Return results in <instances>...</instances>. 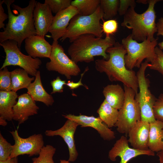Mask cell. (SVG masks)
I'll return each instance as SVG.
<instances>
[{
  "label": "cell",
  "instance_id": "6da1fadb",
  "mask_svg": "<svg viewBox=\"0 0 163 163\" xmlns=\"http://www.w3.org/2000/svg\"><path fill=\"white\" fill-rule=\"evenodd\" d=\"M14 0H4L8 10V21L0 32V43L9 40L16 41L20 49L23 41L36 35L33 12L37 2L30 0L28 5L22 8L13 4Z\"/></svg>",
  "mask_w": 163,
  "mask_h": 163
},
{
  "label": "cell",
  "instance_id": "4fadbf2b",
  "mask_svg": "<svg viewBox=\"0 0 163 163\" xmlns=\"http://www.w3.org/2000/svg\"><path fill=\"white\" fill-rule=\"evenodd\" d=\"M62 115L67 119L76 122L81 127H90L94 129L104 140H110L115 138L114 132L108 127L99 117H96L81 114L78 116L71 114Z\"/></svg>",
  "mask_w": 163,
  "mask_h": 163
},
{
  "label": "cell",
  "instance_id": "e575fe53",
  "mask_svg": "<svg viewBox=\"0 0 163 163\" xmlns=\"http://www.w3.org/2000/svg\"><path fill=\"white\" fill-rule=\"evenodd\" d=\"M136 2L134 0H120L118 10L119 14L120 16H124L130 7H135Z\"/></svg>",
  "mask_w": 163,
  "mask_h": 163
},
{
  "label": "cell",
  "instance_id": "603a6c76",
  "mask_svg": "<svg viewBox=\"0 0 163 163\" xmlns=\"http://www.w3.org/2000/svg\"><path fill=\"white\" fill-rule=\"evenodd\" d=\"M18 97L16 92L0 91V117L9 121L13 120V108Z\"/></svg>",
  "mask_w": 163,
  "mask_h": 163
},
{
  "label": "cell",
  "instance_id": "d4e9b609",
  "mask_svg": "<svg viewBox=\"0 0 163 163\" xmlns=\"http://www.w3.org/2000/svg\"><path fill=\"white\" fill-rule=\"evenodd\" d=\"M97 112L99 117L109 128L115 126L119 116V110L111 106L104 99Z\"/></svg>",
  "mask_w": 163,
  "mask_h": 163
},
{
  "label": "cell",
  "instance_id": "484cf974",
  "mask_svg": "<svg viewBox=\"0 0 163 163\" xmlns=\"http://www.w3.org/2000/svg\"><path fill=\"white\" fill-rule=\"evenodd\" d=\"M100 3V0H75L72 1L71 5L78 9L79 14L88 16L96 11Z\"/></svg>",
  "mask_w": 163,
  "mask_h": 163
},
{
  "label": "cell",
  "instance_id": "f546056e",
  "mask_svg": "<svg viewBox=\"0 0 163 163\" xmlns=\"http://www.w3.org/2000/svg\"><path fill=\"white\" fill-rule=\"evenodd\" d=\"M155 56L150 62V69L156 71L163 77V51L158 47L155 49Z\"/></svg>",
  "mask_w": 163,
  "mask_h": 163
},
{
  "label": "cell",
  "instance_id": "9c48e42d",
  "mask_svg": "<svg viewBox=\"0 0 163 163\" xmlns=\"http://www.w3.org/2000/svg\"><path fill=\"white\" fill-rule=\"evenodd\" d=\"M124 89V101L119 110L118 117L115 126L119 133L127 135L136 123L141 120V112L139 104L135 98V91L125 85Z\"/></svg>",
  "mask_w": 163,
  "mask_h": 163
},
{
  "label": "cell",
  "instance_id": "277c9868",
  "mask_svg": "<svg viewBox=\"0 0 163 163\" xmlns=\"http://www.w3.org/2000/svg\"><path fill=\"white\" fill-rule=\"evenodd\" d=\"M160 0H148L149 6L143 13L139 14L134 10L135 7H130L124 15L122 26L131 29V34L133 39L142 42L146 39L154 40V35L157 32L155 22L156 13L154 9L155 4Z\"/></svg>",
  "mask_w": 163,
  "mask_h": 163
},
{
  "label": "cell",
  "instance_id": "f6af8a7d",
  "mask_svg": "<svg viewBox=\"0 0 163 163\" xmlns=\"http://www.w3.org/2000/svg\"><path fill=\"white\" fill-rule=\"evenodd\" d=\"M162 121V122H163V121Z\"/></svg>",
  "mask_w": 163,
  "mask_h": 163
},
{
  "label": "cell",
  "instance_id": "8d00e7d4",
  "mask_svg": "<svg viewBox=\"0 0 163 163\" xmlns=\"http://www.w3.org/2000/svg\"><path fill=\"white\" fill-rule=\"evenodd\" d=\"M89 70V68L87 66L85 69L84 72L81 74V78L77 82H74L73 81L69 80L66 83V85L68 86L69 88L71 90H74L75 89L78 88L80 86L84 87L86 89H88V87L84 85L82 82V78L84 75Z\"/></svg>",
  "mask_w": 163,
  "mask_h": 163
},
{
  "label": "cell",
  "instance_id": "7bdbcfd3",
  "mask_svg": "<svg viewBox=\"0 0 163 163\" xmlns=\"http://www.w3.org/2000/svg\"><path fill=\"white\" fill-rule=\"evenodd\" d=\"M136 2L138 3H141L143 4H147L148 3V0H138L136 1Z\"/></svg>",
  "mask_w": 163,
  "mask_h": 163
},
{
  "label": "cell",
  "instance_id": "d590c367",
  "mask_svg": "<svg viewBox=\"0 0 163 163\" xmlns=\"http://www.w3.org/2000/svg\"><path fill=\"white\" fill-rule=\"evenodd\" d=\"M66 81L62 80L59 76H58L55 79L51 82V85L52 88V91L51 94L56 93H62L63 92L64 85L66 84Z\"/></svg>",
  "mask_w": 163,
  "mask_h": 163
},
{
  "label": "cell",
  "instance_id": "74e56055",
  "mask_svg": "<svg viewBox=\"0 0 163 163\" xmlns=\"http://www.w3.org/2000/svg\"><path fill=\"white\" fill-rule=\"evenodd\" d=\"M156 26L157 29V35L162 36L163 37V17H161L158 20V21L156 23ZM159 48L163 50V40L158 43Z\"/></svg>",
  "mask_w": 163,
  "mask_h": 163
},
{
  "label": "cell",
  "instance_id": "4dcf8cb0",
  "mask_svg": "<svg viewBox=\"0 0 163 163\" xmlns=\"http://www.w3.org/2000/svg\"><path fill=\"white\" fill-rule=\"evenodd\" d=\"M71 0H45L52 13L56 14L71 5Z\"/></svg>",
  "mask_w": 163,
  "mask_h": 163
},
{
  "label": "cell",
  "instance_id": "1f68e13d",
  "mask_svg": "<svg viewBox=\"0 0 163 163\" xmlns=\"http://www.w3.org/2000/svg\"><path fill=\"white\" fill-rule=\"evenodd\" d=\"M12 145L0 133V161H4L9 159L12 152Z\"/></svg>",
  "mask_w": 163,
  "mask_h": 163
},
{
  "label": "cell",
  "instance_id": "8992f818",
  "mask_svg": "<svg viewBox=\"0 0 163 163\" xmlns=\"http://www.w3.org/2000/svg\"><path fill=\"white\" fill-rule=\"evenodd\" d=\"M158 40L157 38L151 41L147 39L139 43L133 39L131 34L123 38L121 44L126 51L125 56L126 68L130 70L134 67L139 68L145 59L151 62L155 56V49Z\"/></svg>",
  "mask_w": 163,
  "mask_h": 163
},
{
  "label": "cell",
  "instance_id": "52a82bcc",
  "mask_svg": "<svg viewBox=\"0 0 163 163\" xmlns=\"http://www.w3.org/2000/svg\"><path fill=\"white\" fill-rule=\"evenodd\" d=\"M3 48L6 56L0 70L10 66H18L24 70L28 74L35 76L42 64L39 58H34L30 56L22 53L18 46L17 42L9 40L0 43Z\"/></svg>",
  "mask_w": 163,
  "mask_h": 163
},
{
  "label": "cell",
  "instance_id": "d6986e66",
  "mask_svg": "<svg viewBox=\"0 0 163 163\" xmlns=\"http://www.w3.org/2000/svg\"><path fill=\"white\" fill-rule=\"evenodd\" d=\"M24 41L25 50L28 55L34 58H50L52 46L44 37L32 35L25 39Z\"/></svg>",
  "mask_w": 163,
  "mask_h": 163
},
{
  "label": "cell",
  "instance_id": "2e32d148",
  "mask_svg": "<svg viewBox=\"0 0 163 163\" xmlns=\"http://www.w3.org/2000/svg\"><path fill=\"white\" fill-rule=\"evenodd\" d=\"M18 98L13 108V120L21 124L26 121L30 116L37 114L39 107L27 93L20 95Z\"/></svg>",
  "mask_w": 163,
  "mask_h": 163
},
{
  "label": "cell",
  "instance_id": "4316f807",
  "mask_svg": "<svg viewBox=\"0 0 163 163\" xmlns=\"http://www.w3.org/2000/svg\"><path fill=\"white\" fill-rule=\"evenodd\" d=\"M119 0H101L100 5L104 13L103 18L112 19L118 12Z\"/></svg>",
  "mask_w": 163,
  "mask_h": 163
},
{
  "label": "cell",
  "instance_id": "83f0119b",
  "mask_svg": "<svg viewBox=\"0 0 163 163\" xmlns=\"http://www.w3.org/2000/svg\"><path fill=\"white\" fill-rule=\"evenodd\" d=\"M56 150V149L51 145L44 146L39 154V156L33 158L31 163H54L53 157Z\"/></svg>",
  "mask_w": 163,
  "mask_h": 163
},
{
  "label": "cell",
  "instance_id": "7402d4cb",
  "mask_svg": "<svg viewBox=\"0 0 163 163\" xmlns=\"http://www.w3.org/2000/svg\"><path fill=\"white\" fill-rule=\"evenodd\" d=\"M150 123L149 149L153 152L163 150V123L161 121L156 120Z\"/></svg>",
  "mask_w": 163,
  "mask_h": 163
},
{
  "label": "cell",
  "instance_id": "5bb4252c",
  "mask_svg": "<svg viewBox=\"0 0 163 163\" xmlns=\"http://www.w3.org/2000/svg\"><path fill=\"white\" fill-rule=\"evenodd\" d=\"M78 125L76 122L67 119L63 126L59 129L46 130L45 132L47 136H59L62 138L68 148L69 157L68 161L69 162L75 161L78 155L76 148L74 136Z\"/></svg>",
  "mask_w": 163,
  "mask_h": 163
},
{
  "label": "cell",
  "instance_id": "ba28073f",
  "mask_svg": "<svg viewBox=\"0 0 163 163\" xmlns=\"http://www.w3.org/2000/svg\"><path fill=\"white\" fill-rule=\"evenodd\" d=\"M151 66L146 60L142 62L137 72L139 91L136 94L135 99L139 103L141 110V120L149 123L155 122L153 107L157 98L151 93L149 87L150 81L145 76V71Z\"/></svg>",
  "mask_w": 163,
  "mask_h": 163
},
{
  "label": "cell",
  "instance_id": "60d3db41",
  "mask_svg": "<svg viewBox=\"0 0 163 163\" xmlns=\"http://www.w3.org/2000/svg\"><path fill=\"white\" fill-rule=\"evenodd\" d=\"M157 155L159 158V163H163V150L157 152Z\"/></svg>",
  "mask_w": 163,
  "mask_h": 163
},
{
  "label": "cell",
  "instance_id": "cb8c5ba5",
  "mask_svg": "<svg viewBox=\"0 0 163 163\" xmlns=\"http://www.w3.org/2000/svg\"><path fill=\"white\" fill-rule=\"evenodd\" d=\"M12 91L16 92L19 89L27 88L35 79L30 77L24 70L20 68L16 69L11 72Z\"/></svg>",
  "mask_w": 163,
  "mask_h": 163
},
{
  "label": "cell",
  "instance_id": "ac0fdd59",
  "mask_svg": "<svg viewBox=\"0 0 163 163\" xmlns=\"http://www.w3.org/2000/svg\"><path fill=\"white\" fill-rule=\"evenodd\" d=\"M149 129L150 123L141 120L130 129L128 140L133 148L142 150L149 149L148 146Z\"/></svg>",
  "mask_w": 163,
  "mask_h": 163
},
{
  "label": "cell",
  "instance_id": "7c38bea8",
  "mask_svg": "<svg viewBox=\"0 0 163 163\" xmlns=\"http://www.w3.org/2000/svg\"><path fill=\"white\" fill-rule=\"evenodd\" d=\"M128 140L122 136L116 141L108 153V158L112 161H115L116 158H120V163H127L129 160L142 155L153 156L155 153L150 149L142 150L131 148L129 146Z\"/></svg>",
  "mask_w": 163,
  "mask_h": 163
},
{
  "label": "cell",
  "instance_id": "f1b7e54d",
  "mask_svg": "<svg viewBox=\"0 0 163 163\" xmlns=\"http://www.w3.org/2000/svg\"><path fill=\"white\" fill-rule=\"evenodd\" d=\"M0 90L5 91H12L11 72L7 67L0 70Z\"/></svg>",
  "mask_w": 163,
  "mask_h": 163
},
{
  "label": "cell",
  "instance_id": "b9f144b4",
  "mask_svg": "<svg viewBox=\"0 0 163 163\" xmlns=\"http://www.w3.org/2000/svg\"><path fill=\"white\" fill-rule=\"evenodd\" d=\"M7 123L6 120L4 118L0 117V125L5 126L7 125Z\"/></svg>",
  "mask_w": 163,
  "mask_h": 163
},
{
  "label": "cell",
  "instance_id": "f35d334b",
  "mask_svg": "<svg viewBox=\"0 0 163 163\" xmlns=\"http://www.w3.org/2000/svg\"><path fill=\"white\" fill-rule=\"evenodd\" d=\"M4 3V0H0V28H5V21L8 18V15L4 12L2 4Z\"/></svg>",
  "mask_w": 163,
  "mask_h": 163
},
{
  "label": "cell",
  "instance_id": "5b68a950",
  "mask_svg": "<svg viewBox=\"0 0 163 163\" xmlns=\"http://www.w3.org/2000/svg\"><path fill=\"white\" fill-rule=\"evenodd\" d=\"M103 11L100 5L91 15H75L70 21L66 32L60 40L63 41L69 39L70 42L72 43L78 37L85 34H93L101 38L103 32L100 21L103 19Z\"/></svg>",
  "mask_w": 163,
  "mask_h": 163
},
{
  "label": "cell",
  "instance_id": "d6a6232c",
  "mask_svg": "<svg viewBox=\"0 0 163 163\" xmlns=\"http://www.w3.org/2000/svg\"><path fill=\"white\" fill-rule=\"evenodd\" d=\"M101 24L103 32L106 34V37H109L111 35L116 33L118 28V23L115 19H110L104 21Z\"/></svg>",
  "mask_w": 163,
  "mask_h": 163
},
{
  "label": "cell",
  "instance_id": "44dd1931",
  "mask_svg": "<svg viewBox=\"0 0 163 163\" xmlns=\"http://www.w3.org/2000/svg\"><path fill=\"white\" fill-rule=\"evenodd\" d=\"M105 100L111 106L119 110L124 101L125 91L119 84L108 85L103 90Z\"/></svg>",
  "mask_w": 163,
  "mask_h": 163
},
{
  "label": "cell",
  "instance_id": "9a60e30c",
  "mask_svg": "<svg viewBox=\"0 0 163 163\" xmlns=\"http://www.w3.org/2000/svg\"><path fill=\"white\" fill-rule=\"evenodd\" d=\"M78 14V9L71 5L56 14L49 31L53 40L58 41L64 36L70 21Z\"/></svg>",
  "mask_w": 163,
  "mask_h": 163
},
{
  "label": "cell",
  "instance_id": "3957f363",
  "mask_svg": "<svg viewBox=\"0 0 163 163\" xmlns=\"http://www.w3.org/2000/svg\"><path fill=\"white\" fill-rule=\"evenodd\" d=\"M116 43L112 36L104 38L98 37L91 34L81 35L76 38L69 46L68 52L71 59L76 63H89L95 56H101L107 60L109 57L107 50Z\"/></svg>",
  "mask_w": 163,
  "mask_h": 163
},
{
  "label": "cell",
  "instance_id": "8fae6325",
  "mask_svg": "<svg viewBox=\"0 0 163 163\" xmlns=\"http://www.w3.org/2000/svg\"><path fill=\"white\" fill-rule=\"evenodd\" d=\"M10 133L14 141V144L12 145L9 159L21 155L26 154L31 156L39 155L44 146L43 136L41 134H34L24 138L20 136L17 129Z\"/></svg>",
  "mask_w": 163,
  "mask_h": 163
},
{
  "label": "cell",
  "instance_id": "30bf717a",
  "mask_svg": "<svg viewBox=\"0 0 163 163\" xmlns=\"http://www.w3.org/2000/svg\"><path fill=\"white\" fill-rule=\"evenodd\" d=\"M52 45L50 61L46 64L47 70L57 72L68 79H70L72 76H78L81 72L80 68L66 55L58 41L53 40Z\"/></svg>",
  "mask_w": 163,
  "mask_h": 163
},
{
  "label": "cell",
  "instance_id": "7a4b0ae2",
  "mask_svg": "<svg viewBox=\"0 0 163 163\" xmlns=\"http://www.w3.org/2000/svg\"><path fill=\"white\" fill-rule=\"evenodd\" d=\"M106 53L109 55V59L96 60V70L100 73H105L111 82H121L124 85L133 89L137 94L139 86L136 74L126 66L125 56L126 51L123 46L119 42H116L113 46L107 50Z\"/></svg>",
  "mask_w": 163,
  "mask_h": 163
},
{
  "label": "cell",
  "instance_id": "ee69618b",
  "mask_svg": "<svg viewBox=\"0 0 163 163\" xmlns=\"http://www.w3.org/2000/svg\"><path fill=\"white\" fill-rule=\"evenodd\" d=\"M59 163H71L69 161L65 160H60Z\"/></svg>",
  "mask_w": 163,
  "mask_h": 163
},
{
  "label": "cell",
  "instance_id": "e0dca14e",
  "mask_svg": "<svg viewBox=\"0 0 163 163\" xmlns=\"http://www.w3.org/2000/svg\"><path fill=\"white\" fill-rule=\"evenodd\" d=\"M52 13L47 4L37 2L33 12L34 25L37 35L45 37L49 32L54 18Z\"/></svg>",
  "mask_w": 163,
  "mask_h": 163
},
{
  "label": "cell",
  "instance_id": "ffe728a7",
  "mask_svg": "<svg viewBox=\"0 0 163 163\" xmlns=\"http://www.w3.org/2000/svg\"><path fill=\"white\" fill-rule=\"evenodd\" d=\"M27 93L36 101L42 102L46 106H52L54 100L53 96L48 94L42 85L40 72L38 71L34 81L27 88Z\"/></svg>",
  "mask_w": 163,
  "mask_h": 163
},
{
  "label": "cell",
  "instance_id": "836d02e7",
  "mask_svg": "<svg viewBox=\"0 0 163 163\" xmlns=\"http://www.w3.org/2000/svg\"><path fill=\"white\" fill-rule=\"evenodd\" d=\"M153 110L155 119L163 121V93L161 94L157 98Z\"/></svg>",
  "mask_w": 163,
  "mask_h": 163
},
{
  "label": "cell",
  "instance_id": "ab89813d",
  "mask_svg": "<svg viewBox=\"0 0 163 163\" xmlns=\"http://www.w3.org/2000/svg\"><path fill=\"white\" fill-rule=\"evenodd\" d=\"M18 157H15L4 161H0V163H18Z\"/></svg>",
  "mask_w": 163,
  "mask_h": 163
}]
</instances>
